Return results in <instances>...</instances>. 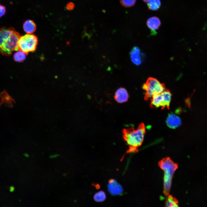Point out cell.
I'll use <instances>...</instances> for the list:
<instances>
[{
	"mask_svg": "<svg viewBox=\"0 0 207 207\" xmlns=\"http://www.w3.org/2000/svg\"><path fill=\"white\" fill-rule=\"evenodd\" d=\"M20 37L19 33L13 28H0V53L9 56L14 51H18Z\"/></svg>",
	"mask_w": 207,
	"mask_h": 207,
	"instance_id": "cell-1",
	"label": "cell"
},
{
	"mask_svg": "<svg viewBox=\"0 0 207 207\" xmlns=\"http://www.w3.org/2000/svg\"><path fill=\"white\" fill-rule=\"evenodd\" d=\"M143 0L144 2H145V3H147V2L150 0Z\"/></svg>",
	"mask_w": 207,
	"mask_h": 207,
	"instance_id": "cell-22",
	"label": "cell"
},
{
	"mask_svg": "<svg viewBox=\"0 0 207 207\" xmlns=\"http://www.w3.org/2000/svg\"><path fill=\"white\" fill-rule=\"evenodd\" d=\"M74 5L72 2H69L68 3L66 6L67 9L68 10L70 11L72 10L74 8Z\"/></svg>",
	"mask_w": 207,
	"mask_h": 207,
	"instance_id": "cell-19",
	"label": "cell"
},
{
	"mask_svg": "<svg viewBox=\"0 0 207 207\" xmlns=\"http://www.w3.org/2000/svg\"><path fill=\"white\" fill-rule=\"evenodd\" d=\"M129 98V95L126 90L123 88H120L116 91L114 96L116 101L120 103L127 101Z\"/></svg>",
	"mask_w": 207,
	"mask_h": 207,
	"instance_id": "cell-11",
	"label": "cell"
},
{
	"mask_svg": "<svg viewBox=\"0 0 207 207\" xmlns=\"http://www.w3.org/2000/svg\"><path fill=\"white\" fill-rule=\"evenodd\" d=\"M143 89L145 91L144 97L145 100H147L156 94L160 93L166 90L164 83H161L156 79L149 78L143 86Z\"/></svg>",
	"mask_w": 207,
	"mask_h": 207,
	"instance_id": "cell-4",
	"label": "cell"
},
{
	"mask_svg": "<svg viewBox=\"0 0 207 207\" xmlns=\"http://www.w3.org/2000/svg\"><path fill=\"white\" fill-rule=\"evenodd\" d=\"M108 191L112 195H116L121 194L123 192L122 186L115 180L111 179L108 182Z\"/></svg>",
	"mask_w": 207,
	"mask_h": 207,
	"instance_id": "cell-9",
	"label": "cell"
},
{
	"mask_svg": "<svg viewBox=\"0 0 207 207\" xmlns=\"http://www.w3.org/2000/svg\"><path fill=\"white\" fill-rule=\"evenodd\" d=\"M0 107L3 105L8 107L12 108L13 106V103L15 102L14 99L8 94L5 90L0 93Z\"/></svg>",
	"mask_w": 207,
	"mask_h": 207,
	"instance_id": "cell-12",
	"label": "cell"
},
{
	"mask_svg": "<svg viewBox=\"0 0 207 207\" xmlns=\"http://www.w3.org/2000/svg\"><path fill=\"white\" fill-rule=\"evenodd\" d=\"M136 0H120L121 4L123 7H129L134 6Z\"/></svg>",
	"mask_w": 207,
	"mask_h": 207,
	"instance_id": "cell-18",
	"label": "cell"
},
{
	"mask_svg": "<svg viewBox=\"0 0 207 207\" xmlns=\"http://www.w3.org/2000/svg\"><path fill=\"white\" fill-rule=\"evenodd\" d=\"M145 132V126L143 123L140 124L136 130L132 127L123 129V139L129 147L126 153L138 152L143 143Z\"/></svg>",
	"mask_w": 207,
	"mask_h": 207,
	"instance_id": "cell-2",
	"label": "cell"
},
{
	"mask_svg": "<svg viewBox=\"0 0 207 207\" xmlns=\"http://www.w3.org/2000/svg\"><path fill=\"white\" fill-rule=\"evenodd\" d=\"M161 2L160 0H150L147 3L148 9L152 11H156L160 7Z\"/></svg>",
	"mask_w": 207,
	"mask_h": 207,
	"instance_id": "cell-15",
	"label": "cell"
},
{
	"mask_svg": "<svg viewBox=\"0 0 207 207\" xmlns=\"http://www.w3.org/2000/svg\"><path fill=\"white\" fill-rule=\"evenodd\" d=\"M5 7L0 4V18L5 14Z\"/></svg>",
	"mask_w": 207,
	"mask_h": 207,
	"instance_id": "cell-20",
	"label": "cell"
},
{
	"mask_svg": "<svg viewBox=\"0 0 207 207\" xmlns=\"http://www.w3.org/2000/svg\"><path fill=\"white\" fill-rule=\"evenodd\" d=\"M166 122L169 127L175 129L181 125V121L178 116L173 113H171L168 114L166 119Z\"/></svg>",
	"mask_w": 207,
	"mask_h": 207,
	"instance_id": "cell-10",
	"label": "cell"
},
{
	"mask_svg": "<svg viewBox=\"0 0 207 207\" xmlns=\"http://www.w3.org/2000/svg\"><path fill=\"white\" fill-rule=\"evenodd\" d=\"M146 24L147 27L151 30V34L154 35L156 34V30L159 29L160 26L161 22L158 18L154 16L147 20Z\"/></svg>",
	"mask_w": 207,
	"mask_h": 207,
	"instance_id": "cell-8",
	"label": "cell"
},
{
	"mask_svg": "<svg viewBox=\"0 0 207 207\" xmlns=\"http://www.w3.org/2000/svg\"><path fill=\"white\" fill-rule=\"evenodd\" d=\"M130 56L132 62L135 65L137 66L140 65L141 64L143 60L144 55L140 52L139 48L137 47H134L131 49L130 53Z\"/></svg>",
	"mask_w": 207,
	"mask_h": 207,
	"instance_id": "cell-7",
	"label": "cell"
},
{
	"mask_svg": "<svg viewBox=\"0 0 207 207\" xmlns=\"http://www.w3.org/2000/svg\"><path fill=\"white\" fill-rule=\"evenodd\" d=\"M172 95L170 91L167 89L162 92L155 94L152 97L150 104L152 108L160 107L162 109L167 108L169 109Z\"/></svg>",
	"mask_w": 207,
	"mask_h": 207,
	"instance_id": "cell-6",
	"label": "cell"
},
{
	"mask_svg": "<svg viewBox=\"0 0 207 207\" xmlns=\"http://www.w3.org/2000/svg\"><path fill=\"white\" fill-rule=\"evenodd\" d=\"M38 41L37 37L33 34H27L20 36L18 44L19 50L27 54L33 52L36 49Z\"/></svg>",
	"mask_w": 207,
	"mask_h": 207,
	"instance_id": "cell-5",
	"label": "cell"
},
{
	"mask_svg": "<svg viewBox=\"0 0 207 207\" xmlns=\"http://www.w3.org/2000/svg\"><path fill=\"white\" fill-rule=\"evenodd\" d=\"M27 54L24 52L19 51L16 52L13 56L14 60L16 62H21L24 60Z\"/></svg>",
	"mask_w": 207,
	"mask_h": 207,
	"instance_id": "cell-16",
	"label": "cell"
},
{
	"mask_svg": "<svg viewBox=\"0 0 207 207\" xmlns=\"http://www.w3.org/2000/svg\"><path fill=\"white\" fill-rule=\"evenodd\" d=\"M59 156V155L58 154H55L53 155H52L50 156V158H56V157H58Z\"/></svg>",
	"mask_w": 207,
	"mask_h": 207,
	"instance_id": "cell-21",
	"label": "cell"
},
{
	"mask_svg": "<svg viewBox=\"0 0 207 207\" xmlns=\"http://www.w3.org/2000/svg\"><path fill=\"white\" fill-rule=\"evenodd\" d=\"M106 198L105 193L102 191H100L95 193L93 197L95 201L97 202H103L106 200Z\"/></svg>",
	"mask_w": 207,
	"mask_h": 207,
	"instance_id": "cell-17",
	"label": "cell"
},
{
	"mask_svg": "<svg viewBox=\"0 0 207 207\" xmlns=\"http://www.w3.org/2000/svg\"><path fill=\"white\" fill-rule=\"evenodd\" d=\"M166 198L165 207H179L177 200L172 195H169Z\"/></svg>",
	"mask_w": 207,
	"mask_h": 207,
	"instance_id": "cell-14",
	"label": "cell"
},
{
	"mask_svg": "<svg viewBox=\"0 0 207 207\" xmlns=\"http://www.w3.org/2000/svg\"><path fill=\"white\" fill-rule=\"evenodd\" d=\"M23 28L24 31L27 34H32L36 30V26L32 20H28L24 22Z\"/></svg>",
	"mask_w": 207,
	"mask_h": 207,
	"instance_id": "cell-13",
	"label": "cell"
},
{
	"mask_svg": "<svg viewBox=\"0 0 207 207\" xmlns=\"http://www.w3.org/2000/svg\"><path fill=\"white\" fill-rule=\"evenodd\" d=\"M25 156L27 157H29V155L28 154H25Z\"/></svg>",
	"mask_w": 207,
	"mask_h": 207,
	"instance_id": "cell-23",
	"label": "cell"
},
{
	"mask_svg": "<svg viewBox=\"0 0 207 207\" xmlns=\"http://www.w3.org/2000/svg\"><path fill=\"white\" fill-rule=\"evenodd\" d=\"M158 165L164 172L163 193L168 196L169 195L172 177L178 165L168 157L162 159L159 162Z\"/></svg>",
	"mask_w": 207,
	"mask_h": 207,
	"instance_id": "cell-3",
	"label": "cell"
}]
</instances>
